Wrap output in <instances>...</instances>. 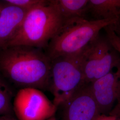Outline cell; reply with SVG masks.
<instances>
[{"label":"cell","instance_id":"cell-9","mask_svg":"<svg viewBox=\"0 0 120 120\" xmlns=\"http://www.w3.org/2000/svg\"><path fill=\"white\" fill-rule=\"evenodd\" d=\"M28 11L7 4L0 15V49L4 48L21 26Z\"/></svg>","mask_w":120,"mask_h":120},{"label":"cell","instance_id":"cell-8","mask_svg":"<svg viewBox=\"0 0 120 120\" xmlns=\"http://www.w3.org/2000/svg\"><path fill=\"white\" fill-rule=\"evenodd\" d=\"M90 86L101 114H104L120 101V64Z\"/></svg>","mask_w":120,"mask_h":120},{"label":"cell","instance_id":"cell-6","mask_svg":"<svg viewBox=\"0 0 120 120\" xmlns=\"http://www.w3.org/2000/svg\"><path fill=\"white\" fill-rule=\"evenodd\" d=\"M13 111L18 120H48L55 116L57 108L41 90L20 89L13 100Z\"/></svg>","mask_w":120,"mask_h":120},{"label":"cell","instance_id":"cell-10","mask_svg":"<svg viewBox=\"0 0 120 120\" xmlns=\"http://www.w3.org/2000/svg\"><path fill=\"white\" fill-rule=\"evenodd\" d=\"M91 20L120 18V0H89L87 15Z\"/></svg>","mask_w":120,"mask_h":120},{"label":"cell","instance_id":"cell-4","mask_svg":"<svg viewBox=\"0 0 120 120\" xmlns=\"http://www.w3.org/2000/svg\"><path fill=\"white\" fill-rule=\"evenodd\" d=\"M82 53L51 60L49 91L53 96L52 102L57 108L86 84L82 71Z\"/></svg>","mask_w":120,"mask_h":120},{"label":"cell","instance_id":"cell-19","mask_svg":"<svg viewBox=\"0 0 120 120\" xmlns=\"http://www.w3.org/2000/svg\"><path fill=\"white\" fill-rule=\"evenodd\" d=\"M2 8H3V7L0 6V13H1V11H2Z\"/></svg>","mask_w":120,"mask_h":120},{"label":"cell","instance_id":"cell-1","mask_svg":"<svg viewBox=\"0 0 120 120\" xmlns=\"http://www.w3.org/2000/svg\"><path fill=\"white\" fill-rule=\"evenodd\" d=\"M51 60L43 49L16 45L0 52V72L15 86L49 90Z\"/></svg>","mask_w":120,"mask_h":120},{"label":"cell","instance_id":"cell-11","mask_svg":"<svg viewBox=\"0 0 120 120\" xmlns=\"http://www.w3.org/2000/svg\"><path fill=\"white\" fill-rule=\"evenodd\" d=\"M64 21L76 18H86L89 0H56Z\"/></svg>","mask_w":120,"mask_h":120},{"label":"cell","instance_id":"cell-17","mask_svg":"<svg viewBox=\"0 0 120 120\" xmlns=\"http://www.w3.org/2000/svg\"><path fill=\"white\" fill-rule=\"evenodd\" d=\"M114 113H112L113 115H115L116 116H118V120H120V101H118V104L116 106V109H115Z\"/></svg>","mask_w":120,"mask_h":120},{"label":"cell","instance_id":"cell-18","mask_svg":"<svg viewBox=\"0 0 120 120\" xmlns=\"http://www.w3.org/2000/svg\"><path fill=\"white\" fill-rule=\"evenodd\" d=\"M48 120H57V119H56V116H55L52 117L51 118H50V119H49Z\"/></svg>","mask_w":120,"mask_h":120},{"label":"cell","instance_id":"cell-16","mask_svg":"<svg viewBox=\"0 0 120 120\" xmlns=\"http://www.w3.org/2000/svg\"><path fill=\"white\" fill-rule=\"evenodd\" d=\"M0 120H18L13 116L11 115H0Z\"/></svg>","mask_w":120,"mask_h":120},{"label":"cell","instance_id":"cell-12","mask_svg":"<svg viewBox=\"0 0 120 120\" xmlns=\"http://www.w3.org/2000/svg\"><path fill=\"white\" fill-rule=\"evenodd\" d=\"M14 96L11 87L0 78V115H13V99Z\"/></svg>","mask_w":120,"mask_h":120},{"label":"cell","instance_id":"cell-2","mask_svg":"<svg viewBox=\"0 0 120 120\" xmlns=\"http://www.w3.org/2000/svg\"><path fill=\"white\" fill-rule=\"evenodd\" d=\"M64 22L56 0H45L27 12L19 29L4 49L16 45L46 49Z\"/></svg>","mask_w":120,"mask_h":120},{"label":"cell","instance_id":"cell-5","mask_svg":"<svg viewBox=\"0 0 120 120\" xmlns=\"http://www.w3.org/2000/svg\"><path fill=\"white\" fill-rule=\"evenodd\" d=\"M82 71L86 84L107 74L120 64V54L106 37L100 35L83 51Z\"/></svg>","mask_w":120,"mask_h":120},{"label":"cell","instance_id":"cell-15","mask_svg":"<svg viewBox=\"0 0 120 120\" xmlns=\"http://www.w3.org/2000/svg\"><path fill=\"white\" fill-rule=\"evenodd\" d=\"M117 117L115 115L111 114L109 115L105 114H101L97 120H116Z\"/></svg>","mask_w":120,"mask_h":120},{"label":"cell","instance_id":"cell-3","mask_svg":"<svg viewBox=\"0 0 120 120\" xmlns=\"http://www.w3.org/2000/svg\"><path fill=\"white\" fill-rule=\"evenodd\" d=\"M117 20L94 21L76 18L66 20L49 43L45 52L51 60L79 54L98 36L101 30Z\"/></svg>","mask_w":120,"mask_h":120},{"label":"cell","instance_id":"cell-7","mask_svg":"<svg viewBox=\"0 0 120 120\" xmlns=\"http://www.w3.org/2000/svg\"><path fill=\"white\" fill-rule=\"evenodd\" d=\"M58 108L62 109L60 120H97L101 114L90 84L82 86Z\"/></svg>","mask_w":120,"mask_h":120},{"label":"cell","instance_id":"cell-14","mask_svg":"<svg viewBox=\"0 0 120 120\" xmlns=\"http://www.w3.org/2000/svg\"><path fill=\"white\" fill-rule=\"evenodd\" d=\"M110 26L116 36L120 39V18L111 25Z\"/></svg>","mask_w":120,"mask_h":120},{"label":"cell","instance_id":"cell-13","mask_svg":"<svg viewBox=\"0 0 120 120\" xmlns=\"http://www.w3.org/2000/svg\"><path fill=\"white\" fill-rule=\"evenodd\" d=\"M44 0H7V4L13 5L28 11L37 5L43 3Z\"/></svg>","mask_w":120,"mask_h":120}]
</instances>
